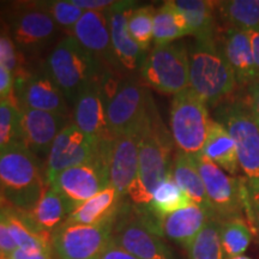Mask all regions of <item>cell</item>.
<instances>
[{"mask_svg": "<svg viewBox=\"0 0 259 259\" xmlns=\"http://www.w3.org/2000/svg\"><path fill=\"white\" fill-rule=\"evenodd\" d=\"M138 138V176L126 197L137 208L147 209L154 191L171 174L174 158L173 138L161 120L156 105L149 113Z\"/></svg>", "mask_w": 259, "mask_h": 259, "instance_id": "obj_1", "label": "cell"}, {"mask_svg": "<svg viewBox=\"0 0 259 259\" xmlns=\"http://www.w3.org/2000/svg\"><path fill=\"white\" fill-rule=\"evenodd\" d=\"M47 186L41 161L23 143L0 150V192L10 205L30 211Z\"/></svg>", "mask_w": 259, "mask_h": 259, "instance_id": "obj_2", "label": "cell"}, {"mask_svg": "<svg viewBox=\"0 0 259 259\" xmlns=\"http://www.w3.org/2000/svg\"><path fill=\"white\" fill-rule=\"evenodd\" d=\"M107 124L114 137L139 136L155 106L149 90L132 78L115 80L111 71L102 76Z\"/></svg>", "mask_w": 259, "mask_h": 259, "instance_id": "obj_3", "label": "cell"}, {"mask_svg": "<svg viewBox=\"0 0 259 259\" xmlns=\"http://www.w3.org/2000/svg\"><path fill=\"white\" fill-rule=\"evenodd\" d=\"M190 89L208 107H216L235 92L236 80L218 40L196 41L189 50Z\"/></svg>", "mask_w": 259, "mask_h": 259, "instance_id": "obj_4", "label": "cell"}, {"mask_svg": "<svg viewBox=\"0 0 259 259\" xmlns=\"http://www.w3.org/2000/svg\"><path fill=\"white\" fill-rule=\"evenodd\" d=\"M213 120L219 121L234 141L239 166L245 173L250 193L259 194V125L247 100L229 97L215 107Z\"/></svg>", "mask_w": 259, "mask_h": 259, "instance_id": "obj_5", "label": "cell"}, {"mask_svg": "<svg viewBox=\"0 0 259 259\" xmlns=\"http://www.w3.org/2000/svg\"><path fill=\"white\" fill-rule=\"evenodd\" d=\"M44 67L70 103H73L84 87L105 73L102 64L71 35L54 46Z\"/></svg>", "mask_w": 259, "mask_h": 259, "instance_id": "obj_6", "label": "cell"}, {"mask_svg": "<svg viewBox=\"0 0 259 259\" xmlns=\"http://www.w3.org/2000/svg\"><path fill=\"white\" fill-rule=\"evenodd\" d=\"M160 235L161 221L147 210L134 205V211L126 209L121 212L119 208L112 233L116 245L138 259H174Z\"/></svg>", "mask_w": 259, "mask_h": 259, "instance_id": "obj_7", "label": "cell"}, {"mask_svg": "<svg viewBox=\"0 0 259 259\" xmlns=\"http://www.w3.org/2000/svg\"><path fill=\"white\" fill-rule=\"evenodd\" d=\"M210 120L208 106L193 90L189 88L174 96L169 124L177 150L191 157L202 154Z\"/></svg>", "mask_w": 259, "mask_h": 259, "instance_id": "obj_8", "label": "cell"}, {"mask_svg": "<svg viewBox=\"0 0 259 259\" xmlns=\"http://www.w3.org/2000/svg\"><path fill=\"white\" fill-rule=\"evenodd\" d=\"M189 50L181 42L155 45L139 67L147 85L166 95L190 88Z\"/></svg>", "mask_w": 259, "mask_h": 259, "instance_id": "obj_9", "label": "cell"}, {"mask_svg": "<svg viewBox=\"0 0 259 259\" xmlns=\"http://www.w3.org/2000/svg\"><path fill=\"white\" fill-rule=\"evenodd\" d=\"M8 32L18 50L36 52L51 44L59 30L41 2H17L4 10Z\"/></svg>", "mask_w": 259, "mask_h": 259, "instance_id": "obj_10", "label": "cell"}, {"mask_svg": "<svg viewBox=\"0 0 259 259\" xmlns=\"http://www.w3.org/2000/svg\"><path fill=\"white\" fill-rule=\"evenodd\" d=\"M192 158L203 180L213 218L221 222L232 219H242L245 197L247 193L246 179H236L227 176L221 168L202 154Z\"/></svg>", "mask_w": 259, "mask_h": 259, "instance_id": "obj_11", "label": "cell"}, {"mask_svg": "<svg viewBox=\"0 0 259 259\" xmlns=\"http://www.w3.org/2000/svg\"><path fill=\"white\" fill-rule=\"evenodd\" d=\"M111 143L100 144L70 122L54 139L45 163L47 181L67 168L89 163L109 154Z\"/></svg>", "mask_w": 259, "mask_h": 259, "instance_id": "obj_12", "label": "cell"}, {"mask_svg": "<svg viewBox=\"0 0 259 259\" xmlns=\"http://www.w3.org/2000/svg\"><path fill=\"white\" fill-rule=\"evenodd\" d=\"M114 222L85 226L64 222L52 233V251L57 259H95L111 244Z\"/></svg>", "mask_w": 259, "mask_h": 259, "instance_id": "obj_13", "label": "cell"}, {"mask_svg": "<svg viewBox=\"0 0 259 259\" xmlns=\"http://www.w3.org/2000/svg\"><path fill=\"white\" fill-rule=\"evenodd\" d=\"M108 156L109 154L89 163L67 168L51 178L47 184L69 203L73 211L109 186Z\"/></svg>", "mask_w": 259, "mask_h": 259, "instance_id": "obj_14", "label": "cell"}, {"mask_svg": "<svg viewBox=\"0 0 259 259\" xmlns=\"http://www.w3.org/2000/svg\"><path fill=\"white\" fill-rule=\"evenodd\" d=\"M14 94L19 108L70 116L66 97L45 67L40 71L25 70L16 76Z\"/></svg>", "mask_w": 259, "mask_h": 259, "instance_id": "obj_15", "label": "cell"}, {"mask_svg": "<svg viewBox=\"0 0 259 259\" xmlns=\"http://www.w3.org/2000/svg\"><path fill=\"white\" fill-rule=\"evenodd\" d=\"M102 76L84 87L76 97L72 103V120L80 131L97 143L106 144L111 143L115 137L111 134L107 124Z\"/></svg>", "mask_w": 259, "mask_h": 259, "instance_id": "obj_16", "label": "cell"}, {"mask_svg": "<svg viewBox=\"0 0 259 259\" xmlns=\"http://www.w3.org/2000/svg\"><path fill=\"white\" fill-rule=\"evenodd\" d=\"M69 124V116L21 108L22 143L41 161L47 158L54 139Z\"/></svg>", "mask_w": 259, "mask_h": 259, "instance_id": "obj_17", "label": "cell"}, {"mask_svg": "<svg viewBox=\"0 0 259 259\" xmlns=\"http://www.w3.org/2000/svg\"><path fill=\"white\" fill-rule=\"evenodd\" d=\"M135 4V2H115L106 10L113 52L119 65L130 71L139 69L147 56L128 32L127 18Z\"/></svg>", "mask_w": 259, "mask_h": 259, "instance_id": "obj_18", "label": "cell"}, {"mask_svg": "<svg viewBox=\"0 0 259 259\" xmlns=\"http://www.w3.org/2000/svg\"><path fill=\"white\" fill-rule=\"evenodd\" d=\"M72 36L102 65L121 67L113 52L106 11H85L72 29Z\"/></svg>", "mask_w": 259, "mask_h": 259, "instance_id": "obj_19", "label": "cell"}, {"mask_svg": "<svg viewBox=\"0 0 259 259\" xmlns=\"http://www.w3.org/2000/svg\"><path fill=\"white\" fill-rule=\"evenodd\" d=\"M138 143L137 136H122L113 139L108 156L109 185L121 198L126 197L130 187L138 176Z\"/></svg>", "mask_w": 259, "mask_h": 259, "instance_id": "obj_20", "label": "cell"}, {"mask_svg": "<svg viewBox=\"0 0 259 259\" xmlns=\"http://www.w3.org/2000/svg\"><path fill=\"white\" fill-rule=\"evenodd\" d=\"M219 45L234 72L236 87L247 90L252 84L257 82L248 32L235 28H227L222 32Z\"/></svg>", "mask_w": 259, "mask_h": 259, "instance_id": "obj_21", "label": "cell"}, {"mask_svg": "<svg viewBox=\"0 0 259 259\" xmlns=\"http://www.w3.org/2000/svg\"><path fill=\"white\" fill-rule=\"evenodd\" d=\"M212 219L206 210L190 204L186 208L178 210L161 220V233L168 239L189 248L206 222Z\"/></svg>", "mask_w": 259, "mask_h": 259, "instance_id": "obj_22", "label": "cell"}, {"mask_svg": "<svg viewBox=\"0 0 259 259\" xmlns=\"http://www.w3.org/2000/svg\"><path fill=\"white\" fill-rule=\"evenodd\" d=\"M121 197L109 185L73 209L65 222L85 226H101L114 222L120 208Z\"/></svg>", "mask_w": 259, "mask_h": 259, "instance_id": "obj_23", "label": "cell"}, {"mask_svg": "<svg viewBox=\"0 0 259 259\" xmlns=\"http://www.w3.org/2000/svg\"><path fill=\"white\" fill-rule=\"evenodd\" d=\"M72 209L56 190L48 185L38 202L27 216L40 232L52 234L58 227L66 221Z\"/></svg>", "mask_w": 259, "mask_h": 259, "instance_id": "obj_24", "label": "cell"}, {"mask_svg": "<svg viewBox=\"0 0 259 259\" xmlns=\"http://www.w3.org/2000/svg\"><path fill=\"white\" fill-rule=\"evenodd\" d=\"M173 4L185 17L196 41L216 40V2L173 0Z\"/></svg>", "mask_w": 259, "mask_h": 259, "instance_id": "obj_25", "label": "cell"}, {"mask_svg": "<svg viewBox=\"0 0 259 259\" xmlns=\"http://www.w3.org/2000/svg\"><path fill=\"white\" fill-rule=\"evenodd\" d=\"M171 177L180 189L190 197L192 203L206 210L209 215L215 219L203 180L192 157L177 150V153L174 154L173 166H171Z\"/></svg>", "mask_w": 259, "mask_h": 259, "instance_id": "obj_26", "label": "cell"}, {"mask_svg": "<svg viewBox=\"0 0 259 259\" xmlns=\"http://www.w3.org/2000/svg\"><path fill=\"white\" fill-rule=\"evenodd\" d=\"M202 155L231 174H236L240 169L234 141L227 130L213 119L210 120Z\"/></svg>", "mask_w": 259, "mask_h": 259, "instance_id": "obj_27", "label": "cell"}, {"mask_svg": "<svg viewBox=\"0 0 259 259\" xmlns=\"http://www.w3.org/2000/svg\"><path fill=\"white\" fill-rule=\"evenodd\" d=\"M191 35L189 24L173 2H164L154 16L155 45H166Z\"/></svg>", "mask_w": 259, "mask_h": 259, "instance_id": "obj_28", "label": "cell"}, {"mask_svg": "<svg viewBox=\"0 0 259 259\" xmlns=\"http://www.w3.org/2000/svg\"><path fill=\"white\" fill-rule=\"evenodd\" d=\"M190 204H192V200L180 189L170 174L156 187L150 204L144 210H147L161 221L166 216L186 208Z\"/></svg>", "mask_w": 259, "mask_h": 259, "instance_id": "obj_29", "label": "cell"}, {"mask_svg": "<svg viewBox=\"0 0 259 259\" xmlns=\"http://www.w3.org/2000/svg\"><path fill=\"white\" fill-rule=\"evenodd\" d=\"M221 18L239 30H259V0H225L216 2Z\"/></svg>", "mask_w": 259, "mask_h": 259, "instance_id": "obj_30", "label": "cell"}, {"mask_svg": "<svg viewBox=\"0 0 259 259\" xmlns=\"http://www.w3.org/2000/svg\"><path fill=\"white\" fill-rule=\"evenodd\" d=\"M221 221L210 219L187 248L189 259H227L221 244Z\"/></svg>", "mask_w": 259, "mask_h": 259, "instance_id": "obj_31", "label": "cell"}, {"mask_svg": "<svg viewBox=\"0 0 259 259\" xmlns=\"http://www.w3.org/2000/svg\"><path fill=\"white\" fill-rule=\"evenodd\" d=\"M221 244L226 258L244 254L252 241V232L244 219H232L221 222Z\"/></svg>", "mask_w": 259, "mask_h": 259, "instance_id": "obj_32", "label": "cell"}, {"mask_svg": "<svg viewBox=\"0 0 259 259\" xmlns=\"http://www.w3.org/2000/svg\"><path fill=\"white\" fill-rule=\"evenodd\" d=\"M22 143L21 108L14 95L0 99V150Z\"/></svg>", "mask_w": 259, "mask_h": 259, "instance_id": "obj_33", "label": "cell"}, {"mask_svg": "<svg viewBox=\"0 0 259 259\" xmlns=\"http://www.w3.org/2000/svg\"><path fill=\"white\" fill-rule=\"evenodd\" d=\"M156 9L153 6H139L130 12L127 18L128 32L142 50L147 52L154 41V16Z\"/></svg>", "mask_w": 259, "mask_h": 259, "instance_id": "obj_34", "label": "cell"}, {"mask_svg": "<svg viewBox=\"0 0 259 259\" xmlns=\"http://www.w3.org/2000/svg\"><path fill=\"white\" fill-rule=\"evenodd\" d=\"M42 8L54 19L58 27L72 31L74 25L84 15V10L73 4L71 0H51L41 2Z\"/></svg>", "mask_w": 259, "mask_h": 259, "instance_id": "obj_35", "label": "cell"}, {"mask_svg": "<svg viewBox=\"0 0 259 259\" xmlns=\"http://www.w3.org/2000/svg\"><path fill=\"white\" fill-rule=\"evenodd\" d=\"M0 66L11 71L15 77L27 70L23 54L18 51L8 31L0 32Z\"/></svg>", "mask_w": 259, "mask_h": 259, "instance_id": "obj_36", "label": "cell"}, {"mask_svg": "<svg viewBox=\"0 0 259 259\" xmlns=\"http://www.w3.org/2000/svg\"><path fill=\"white\" fill-rule=\"evenodd\" d=\"M245 211L259 234V194H251L247 190L245 197Z\"/></svg>", "mask_w": 259, "mask_h": 259, "instance_id": "obj_37", "label": "cell"}, {"mask_svg": "<svg viewBox=\"0 0 259 259\" xmlns=\"http://www.w3.org/2000/svg\"><path fill=\"white\" fill-rule=\"evenodd\" d=\"M15 76L11 71L0 66V99L14 95Z\"/></svg>", "mask_w": 259, "mask_h": 259, "instance_id": "obj_38", "label": "cell"}, {"mask_svg": "<svg viewBox=\"0 0 259 259\" xmlns=\"http://www.w3.org/2000/svg\"><path fill=\"white\" fill-rule=\"evenodd\" d=\"M52 248H44V250L27 251L23 248H16L11 254H9V259H53L52 258Z\"/></svg>", "mask_w": 259, "mask_h": 259, "instance_id": "obj_39", "label": "cell"}, {"mask_svg": "<svg viewBox=\"0 0 259 259\" xmlns=\"http://www.w3.org/2000/svg\"><path fill=\"white\" fill-rule=\"evenodd\" d=\"M71 2L84 11H106L115 3L113 0H71Z\"/></svg>", "mask_w": 259, "mask_h": 259, "instance_id": "obj_40", "label": "cell"}, {"mask_svg": "<svg viewBox=\"0 0 259 259\" xmlns=\"http://www.w3.org/2000/svg\"><path fill=\"white\" fill-rule=\"evenodd\" d=\"M100 259H138L131 254L124 248L120 247L115 244V242L111 241V244L106 247V250L102 252L100 255Z\"/></svg>", "mask_w": 259, "mask_h": 259, "instance_id": "obj_41", "label": "cell"}, {"mask_svg": "<svg viewBox=\"0 0 259 259\" xmlns=\"http://www.w3.org/2000/svg\"><path fill=\"white\" fill-rule=\"evenodd\" d=\"M0 247L8 255L11 254L17 248V245H16L15 240L12 239L8 226H6V223L2 219H0Z\"/></svg>", "mask_w": 259, "mask_h": 259, "instance_id": "obj_42", "label": "cell"}, {"mask_svg": "<svg viewBox=\"0 0 259 259\" xmlns=\"http://www.w3.org/2000/svg\"><path fill=\"white\" fill-rule=\"evenodd\" d=\"M246 100H247L248 106H250V109L254 116L255 121L259 125V80L252 84L250 88L247 89Z\"/></svg>", "mask_w": 259, "mask_h": 259, "instance_id": "obj_43", "label": "cell"}, {"mask_svg": "<svg viewBox=\"0 0 259 259\" xmlns=\"http://www.w3.org/2000/svg\"><path fill=\"white\" fill-rule=\"evenodd\" d=\"M250 36L251 47H252V56H253V63L255 73H257V82L259 80V30L247 31Z\"/></svg>", "mask_w": 259, "mask_h": 259, "instance_id": "obj_44", "label": "cell"}, {"mask_svg": "<svg viewBox=\"0 0 259 259\" xmlns=\"http://www.w3.org/2000/svg\"><path fill=\"white\" fill-rule=\"evenodd\" d=\"M8 31V24H6L5 16H4V10L0 6V32Z\"/></svg>", "mask_w": 259, "mask_h": 259, "instance_id": "obj_45", "label": "cell"}, {"mask_svg": "<svg viewBox=\"0 0 259 259\" xmlns=\"http://www.w3.org/2000/svg\"><path fill=\"white\" fill-rule=\"evenodd\" d=\"M0 259H9V255L2 250V247H0Z\"/></svg>", "mask_w": 259, "mask_h": 259, "instance_id": "obj_46", "label": "cell"}, {"mask_svg": "<svg viewBox=\"0 0 259 259\" xmlns=\"http://www.w3.org/2000/svg\"><path fill=\"white\" fill-rule=\"evenodd\" d=\"M229 259H252V258L247 257V255H244V254H241V255H238V257H234V258H229Z\"/></svg>", "mask_w": 259, "mask_h": 259, "instance_id": "obj_47", "label": "cell"}, {"mask_svg": "<svg viewBox=\"0 0 259 259\" xmlns=\"http://www.w3.org/2000/svg\"><path fill=\"white\" fill-rule=\"evenodd\" d=\"M95 259H100V257L99 258H95Z\"/></svg>", "mask_w": 259, "mask_h": 259, "instance_id": "obj_48", "label": "cell"}]
</instances>
